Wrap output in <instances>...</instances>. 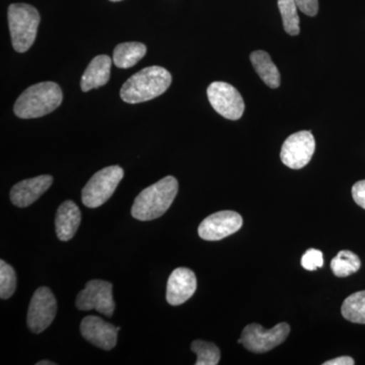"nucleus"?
<instances>
[{
	"label": "nucleus",
	"mask_w": 365,
	"mask_h": 365,
	"mask_svg": "<svg viewBox=\"0 0 365 365\" xmlns=\"http://www.w3.org/2000/svg\"><path fill=\"white\" fill-rule=\"evenodd\" d=\"M179 190L176 178L168 176L144 189L134 200L131 215L135 220L148 222L167 212Z\"/></svg>",
	"instance_id": "f257e3e1"
},
{
	"label": "nucleus",
	"mask_w": 365,
	"mask_h": 365,
	"mask_svg": "<svg viewBox=\"0 0 365 365\" xmlns=\"http://www.w3.org/2000/svg\"><path fill=\"white\" fill-rule=\"evenodd\" d=\"M170 83L172 76L167 69L160 66L146 67L127 79L120 96L125 103L139 104L163 95Z\"/></svg>",
	"instance_id": "f03ea898"
},
{
	"label": "nucleus",
	"mask_w": 365,
	"mask_h": 365,
	"mask_svg": "<svg viewBox=\"0 0 365 365\" xmlns=\"http://www.w3.org/2000/svg\"><path fill=\"white\" fill-rule=\"evenodd\" d=\"M63 93L52 81L36 83L16 100L14 112L21 119H35L50 114L61 105Z\"/></svg>",
	"instance_id": "7ed1b4c3"
},
{
	"label": "nucleus",
	"mask_w": 365,
	"mask_h": 365,
	"mask_svg": "<svg viewBox=\"0 0 365 365\" xmlns=\"http://www.w3.org/2000/svg\"><path fill=\"white\" fill-rule=\"evenodd\" d=\"M9 28L14 49L25 53L32 47L37 37L40 14L35 7L26 4H14L7 11Z\"/></svg>",
	"instance_id": "20e7f679"
},
{
	"label": "nucleus",
	"mask_w": 365,
	"mask_h": 365,
	"mask_svg": "<svg viewBox=\"0 0 365 365\" xmlns=\"http://www.w3.org/2000/svg\"><path fill=\"white\" fill-rule=\"evenodd\" d=\"M124 177L119 165H111L98 170L83 189V203L88 208H98L109 200Z\"/></svg>",
	"instance_id": "39448f33"
},
{
	"label": "nucleus",
	"mask_w": 365,
	"mask_h": 365,
	"mask_svg": "<svg viewBox=\"0 0 365 365\" xmlns=\"http://www.w3.org/2000/svg\"><path fill=\"white\" fill-rule=\"evenodd\" d=\"M289 333L290 326L287 323L277 324L269 330H265L259 324H251L242 331V344L249 351L265 353L284 342Z\"/></svg>",
	"instance_id": "423d86ee"
},
{
	"label": "nucleus",
	"mask_w": 365,
	"mask_h": 365,
	"mask_svg": "<svg viewBox=\"0 0 365 365\" xmlns=\"http://www.w3.org/2000/svg\"><path fill=\"white\" fill-rule=\"evenodd\" d=\"M113 285L108 281L91 280L76 297V307L79 311L96 309L98 313L112 317L115 311L113 299Z\"/></svg>",
	"instance_id": "0eeeda50"
},
{
	"label": "nucleus",
	"mask_w": 365,
	"mask_h": 365,
	"mask_svg": "<svg viewBox=\"0 0 365 365\" xmlns=\"http://www.w3.org/2000/svg\"><path fill=\"white\" fill-rule=\"evenodd\" d=\"M209 102L218 114L228 120H239L245 112L240 91L227 83L215 81L207 88Z\"/></svg>",
	"instance_id": "6e6552de"
},
{
	"label": "nucleus",
	"mask_w": 365,
	"mask_h": 365,
	"mask_svg": "<svg viewBox=\"0 0 365 365\" xmlns=\"http://www.w3.org/2000/svg\"><path fill=\"white\" fill-rule=\"evenodd\" d=\"M57 313V302L50 288H38L31 299L26 324L33 333L39 334L51 325Z\"/></svg>",
	"instance_id": "1a4fd4ad"
},
{
	"label": "nucleus",
	"mask_w": 365,
	"mask_h": 365,
	"mask_svg": "<svg viewBox=\"0 0 365 365\" xmlns=\"http://www.w3.org/2000/svg\"><path fill=\"white\" fill-rule=\"evenodd\" d=\"M316 141L311 131H299L288 137L281 148L282 163L290 169L306 167L313 158Z\"/></svg>",
	"instance_id": "9d476101"
},
{
	"label": "nucleus",
	"mask_w": 365,
	"mask_h": 365,
	"mask_svg": "<svg viewBox=\"0 0 365 365\" xmlns=\"http://www.w3.org/2000/svg\"><path fill=\"white\" fill-rule=\"evenodd\" d=\"M242 218L232 210L220 211L206 217L198 227L199 237L205 241H220L239 232Z\"/></svg>",
	"instance_id": "9b49d317"
},
{
	"label": "nucleus",
	"mask_w": 365,
	"mask_h": 365,
	"mask_svg": "<svg viewBox=\"0 0 365 365\" xmlns=\"http://www.w3.org/2000/svg\"><path fill=\"white\" fill-rule=\"evenodd\" d=\"M119 330V327L117 328L96 316L86 317L81 324L83 337L103 350H111L116 346Z\"/></svg>",
	"instance_id": "f8f14e48"
},
{
	"label": "nucleus",
	"mask_w": 365,
	"mask_h": 365,
	"mask_svg": "<svg viewBox=\"0 0 365 365\" xmlns=\"http://www.w3.org/2000/svg\"><path fill=\"white\" fill-rule=\"evenodd\" d=\"M197 278L195 273L188 268H177L173 271L168 281L167 302L170 306H180L195 294Z\"/></svg>",
	"instance_id": "ddd939ff"
},
{
	"label": "nucleus",
	"mask_w": 365,
	"mask_h": 365,
	"mask_svg": "<svg viewBox=\"0 0 365 365\" xmlns=\"http://www.w3.org/2000/svg\"><path fill=\"white\" fill-rule=\"evenodd\" d=\"M50 175L24 180L14 185L11 191V201L16 207L25 208L36 202L51 187Z\"/></svg>",
	"instance_id": "4468645a"
},
{
	"label": "nucleus",
	"mask_w": 365,
	"mask_h": 365,
	"mask_svg": "<svg viewBox=\"0 0 365 365\" xmlns=\"http://www.w3.org/2000/svg\"><path fill=\"white\" fill-rule=\"evenodd\" d=\"M81 222V213L73 201H64L59 206L55 217V230L60 241H71L78 232Z\"/></svg>",
	"instance_id": "2eb2a0df"
},
{
	"label": "nucleus",
	"mask_w": 365,
	"mask_h": 365,
	"mask_svg": "<svg viewBox=\"0 0 365 365\" xmlns=\"http://www.w3.org/2000/svg\"><path fill=\"white\" fill-rule=\"evenodd\" d=\"M112 59L107 55H98L91 60L81 81L83 91L105 86L109 81L111 74Z\"/></svg>",
	"instance_id": "dca6fc26"
},
{
	"label": "nucleus",
	"mask_w": 365,
	"mask_h": 365,
	"mask_svg": "<svg viewBox=\"0 0 365 365\" xmlns=\"http://www.w3.org/2000/svg\"><path fill=\"white\" fill-rule=\"evenodd\" d=\"M250 58H251L255 71L259 74L265 85L271 88H277L280 86L279 71L273 63L272 59L267 52L262 51V50L254 51Z\"/></svg>",
	"instance_id": "f3484780"
},
{
	"label": "nucleus",
	"mask_w": 365,
	"mask_h": 365,
	"mask_svg": "<svg viewBox=\"0 0 365 365\" xmlns=\"http://www.w3.org/2000/svg\"><path fill=\"white\" fill-rule=\"evenodd\" d=\"M146 51V46L143 43H122L115 48L113 61L119 68H130L145 56Z\"/></svg>",
	"instance_id": "a211bd4d"
},
{
	"label": "nucleus",
	"mask_w": 365,
	"mask_h": 365,
	"mask_svg": "<svg viewBox=\"0 0 365 365\" xmlns=\"http://www.w3.org/2000/svg\"><path fill=\"white\" fill-rule=\"evenodd\" d=\"M341 312L347 321L365 324V290L349 295L343 302Z\"/></svg>",
	"instance_id": "6ab92c4d"
},
{
	"label": "nucleus",
	"mask_w": 365,
	"mask_h": 365,
	"mask_svg": "<svg viewBox=\"0 0 365 365\" xmlns=\"http://www.w3.org/2000/svg\"><path fill=\"white\" fill-rule=\"evenodd\" d=\"M361 266V261L356 254L351 251H341L331 261V269L337 277H347L353 273H356Z\"/></svg>",
	"instance_id": "aec40b11"
},
{
	"label": "nucleus",
	"mask_w": 365,
	"mask_h": 365,
	"mask_svg": "<svg viewBox=\"0 0 365 365\" xmlns=\"http://www.w3.org/2000/svg\"><path fill=\"white\" fill-rule=\"evenodd\" d=\"M191 350L197 355L196 365H217L220 360V350L215 343L195 340Z\"/></svg>",
	"instance_id": "412c9836"
},
{
	"label": "nucleus",
	"mask_w": 365,
	"mask_h": 365,
	"mask_svg": "<svg viewBox=\"0 0 365 365\" xmlns=\"http://www.w3.org/2000/svg\"><path fill=\"white\" fill-rule=\"evenodd\" d=\"M278 7L282 16L283 26L285 32L290 36L299 34V16L297 14V4L294 0H278Z\"/></svg>",
	"instance_id": "4be33fe9"
},
{
	"label": "nucleus",
	"mask_w": 365,
	"mask_h": 365,
	"mask_svg": "<svg viewBox=\"0 0 365 365\" xmlns=\"http://www.w3.org/2000/svg\"><path fill=\"white\" fill-rule=\"evenodd\" d=\"M16 288V275L14 268L6 262L0 261V297L7 299L13 297Z\"/></svg>",
	"instance_id": "5701e85b"
},
{
	"label": "nucleus",
	"mask_w": 365,
	"mask_h": 365,
	"mask_svg": "<svg viewBox=\"0 0 365 365\" xmlns=\"http://www.w3.org/2000/svg\"><path fill=\"white\" fill-rule=\"evenodd\" d=\"M323 253L319 250L309 249L304 254L302 258V266L307 271H316L323 267Z\"/></svg>",
	"instance_id": "b1692460"
},
{
	"label": "nucleus",
	"mask_w": 365,
	"mask_h": 365,
	"mask_svg": "<svg viewBox=\"0 0 365 365\" xmlns=\"http://www.w3.org/2000/svg\"><path fill=\"white\" fill-rule=\"evenodd\" d=\"M302 13L309 16H317L319 11V0H294Z\"/></svg>",
	"instance_id": "393cba45"
},
{
	"label": "nucleus",
	"mask_w": 365,
	"mask_h": 365,
	"mask_svg": "<svg viewBox=\"0 0 365 365\" xmlns=\"http://www.w3.org/2000/svg\"><path fill=\"white\" fill-rule=\"evenodd\" d=\"M352 197L357 205L365 209V180L353 185Z\"/></svg>",
	"instance_id": "a878e982"
},
{
	"label": "nucleus",
	"mask_w": 365,
	"mask_h": 365,
	"mask_svg": "<svg viewBox=\"0 0 365 365\" xmlns=\"http://www.w3.org/2000/svg\"><path fill=\"white\" fill-rule=\"evenodd\" d=\"M355 364L354 359L350 356H341L338 359L328 360L324 362V365H353Z\"/></svg>",
	"instance_id": "bb28decb"
},
{
	"label": "nucleus",
	"mask_w": 365,
	"mask_h": 365,
	"mask_svg": "<svg viewBox=\"0 0 365 365\" xmlns=\"http://www.w3.org/2000/svg\"><path fill=\"white\" fill-rule=\"evenodd\" d=\"M38 365H55V362L49 361V360H42L37 364Z\"/></svg>",
	"instance_id": "cd10ccee"
},
{
	"label": "nucleus",
	"mask_w": 365,
	"mask_h": 365,
	"mask_svg": "<svg viewBox=\"0 0 365 365\" xmlns=\"http://www.w3.org/2000/svg\"><path fill=\"white\" fill-rule=\"evenodd\" d=\"M110 1L116 2V1H121V0H110Z\"/></svg>",
	"instance_id": "c85d7f7f"
}]
</instances>
